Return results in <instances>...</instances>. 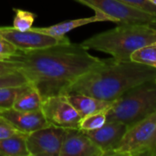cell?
Returning <instances> with one entry per match:
<instances>
[{
	"label": "cell",
	"mask_w": 156,
	"mask_h": 156,
	"mask_svg": "<svg viewBox=\"0 0 156 156\" xmlns=\"http://www.w3.org/2000/svg\"><path fill=\"white\" fill-rule=\"evenodd\" d=\"M94 11H100L111 16L117 24L150 25L156 16L133 8L120 0H75Z\"/></svg>",
	"instance_id": "cell-6"
},
{
	"label": "cell",
	"mask_w": 156,
	"mask_h": 156,
	"mask_svg": "<svg viewBox=\"0 0 156 156\" xmlns=\"http://www.w3.org/2000/svg\"><path fill=\"white\" fill-rule=\"evenodd\" d=\"M27 133H18L5 139H0L1 156H30L27 144Z\"/></svg>",
	"instance_id": "cell-16"
},
{
	"label": "cell",
	"mask_w": 156,
	"mask_h": 156,
	"mask_svg": "<svg viewBox=\"0 0 156 156\" xmlns=\"http://www.w3.org/2000/svg\"><path fill=\"white\" fill-rule=\"evenodd\" d=\"M29 83L26 76L18 70L0 75V88L16 87Z\"/></svg>",
	"instance_id": "cell-21"
},
{
	"label": "cell",
	"mask_w": 156,
	"mask_h": 156,
	"mask_svg": "<svg viewBox=\"0 0 156 156\" xmlns=\"http://www.w3.org/2000/svg\"><path fill=\"white\" fill-rule=\"evenodd\" d=\"M26 85L0 88V113L4 111L13 108L17 95L22 91Z\"/></svg>",
	"instance_id": "cell-19"
},
{
	"label": "cell",
	"mask_w": 156,
	"mask_h": 156,
	"mask_svg": "<svg viewBox=\"0 0 156 156\" xmlns=\"http://www.w3.org/2000/svg\"><path fill=\"white\" fill-rule=\"evenodd\" d=\"M41 110L49 124L64 129H79L81 116L69 102L65 95L43 100Z\"/></svg>",
	"instance_id": "cell-9"
},
{
	"label": "cell",
	"mask_w": 156,
	"mask_h": 156,
	"mask_svg": "<svg viewBox=\"0 0 156 156\" xmlns=\"http://www.w3.org/2000/svg\"><path fill=\"white\" fill-rule=\"evenodd\" d=\"M59 156H103V153L85 132L66 129Z\"/></svg>",
	"instance_id": "cell-10"
},
{
	"label": "cell",
	"mask_w": 156,
	"mask_h": 156,
	"mask_svg": "<svg viewBox=\"0 0 156 156\" xmlns=\"http://www.w3.org/2000/svg\"><path fill=\"white\" fill-rule=\"evenodd\" d=\"M150 80H156L155 68L132 59L119 60L111 58L101 59L98 65L80 76L67 93H82L113 101L128 90Z\"/></svg>",
	"instance_id": "cell-2"
},
{
	"label": "cell",
	"mask_w": 156,
	"mask_h": 156,
	"mask_svg": "<svg viewBox=\"0 0 156 156\" xmlns=\"http://www.w3.org/2000/svg\"><path fill=\"white\" fill-rule=\"evenodd\" d=\"M65 97L69 102L76 109L81 118L91 113L108 111L114 102V101H103L89 95L76 92L67 93Z\"/></svg>",
	"instance_id": "cell-14"
},
{
	"label": "cell",
	"mask_w": 156,
	"mask_h": 156,
	"mask_svg": "<svg viewBox=\"0 0 156 156\" xmlns=\"http://www.w3.org/2000/svg\"><path fill=\"white\" fill-rule=\"evenodd\" d=\"M0 115L7 119L18 131L27 134L50 125L42 110L35 112H20L11 108L2 112Z\"/></svg>",
	"instance_id": "cell-12"
},
{
	"label": "cell",
	"mask_w": 156,
	"mask_h": 156,
	"mask_svg": "<svg viewBox=\"0 0 156 156\" xmlns=\"http://www.w3.org/2000/svg\"><path fill=\"white\" fill-rule=\"evenodd\" d=\"M16 12V15L14 16L13 20V27L21 31L29 30L32 27V25L35 21L36 15L26 10L16 8L14 9Z\"/></svg>",
	"instance_id": "cell-20"
},
{
	"label": "cell",
	"mask_w": 156,
	"mask_h": 156,
	"mask_svg": "<svg viewBox=\"0 0 156 156\" xmlns=\"http://www.w3.org/2000/svg\"><path fill=\"white\" fill-rule=\"evenodd\" d=\"M0 156H1V154H0Z\"/></svg>",
	"instance_id": "cell-29"
},
{
	"label": "cell",
	"mask_w": 156,
	"mask_h": 156,
	"mask_svg": "<svg viewBox=\"0 0 156 156\" xmlns=\"http://www.w3.org/2000/svg\"><path fill=\"white\" fill-rule=\"evenodd\" d=\"M20 133L7 119L0 115V139H5Z\"/></svg>",
	"instance_id": "cell-23"
},
{
	"label": "cell",
	"mask_w": 156,
	"mask_h": 156,
	"mask_svg": "<svg viewBox=\"0 0 156 156\" xmlns=\"http://www.w3.org/2000/svg\"><path fill=\"white\" fill-rule=\"evenodd\" d=\"M65 130L50 124L28 133L27 144L30 156L60 155Z\"/></svg>",
	"instance_id": "cell-8"
},
{
	"label": "cell",
	"mask_w": 156,
	"mask_h": 156,
	"mask_svg": "<svg viewBox=\"0 0 156 156\" xmlns=\"http://www.w3.org/2000/svg\"><path fill=\"white\" fill-rule=\"evenodd\" d=\"M0 35L20 50L40 49L70 42L66 36L53 37L32 29L21 31L16 29L14 27H1Z\"/></svg>",
	"instance_id": "cell-7"
},
{
	"label": "cell",
	"mask_w": 156,
	"mask_h": 156,
	"mask_svg": "<svg viewBox=\"0 0 156 156\" xmlns=\"http://www.w3.org/2000/svg\"><path fill=\"white\" fill-rule=\"evenodd\" d=\"M156 130V112L128 127L110 156H144Z\"/></svg>",
	"instance_id": "cell-5"
},
{
	"label": "cell",
	"mask_w": 156,
	"mask_h": 156,
	"mask_svg": "<svg viewBox=\"0 0 156 156\" xmlns=\"http://www.w3.org/2000/svg\"><path fill=\"white\" fill-rule=\"evenodd\" d=\"M103 21H112L114 22V20L107 16L106 14L100 12V11H95V15L93 16L90 17H82V18H77V19H71V20H67L56 25H52L49 27H31L30 29L41 32L44 34H48L53 37H63L66 36V34L77 27H83L85 25L90 24V23H95V22H103Z\"/></svg>",
	"instance_id": "cell-13"
},
{
	"label": "cell",
	"mask_w": 156,
	"mask_h": 156,
	"mask_svg": "<svg viewBox=\"0 0 156 156\" xmlns=\"http://www.w3.org/2000/svg\"><path fill=\"white\" fill-rule=\"evenodd\" d=\"M149 1H151L154 5H156V0H149Z\"/></svg>",
	"instance_id": "cell-28"
},
{
	"label": "cell",
	"mask_w": 156,
	"mask_h": 156,
	"mask_svg": "<svg viewBox=\"0 0 156 156\" xmlns=\"http://www.w3.org/2000/svg\"><path fill=\"white\" fill-rule=\"evenodd\" d=\"M5 60L23 73L45 100L66 95L69 88L101 58L90 55L81 44L69 42L40 49H17Z\"/></svg>",
	"instance_id": "cell-1"
},
{
	"label": "cell",
	"mask_w": 156,
	"mask_h": 156,
	"mask_svg": "<svg viewBox=\"0 0 156 156\" xmlns=\"http://www.w3.org/2000/svg\"><path fill=\"white\" fill-rule=\"evenodd\" d=\"M131 59L156 69V42L148 44L135 50L131 55Z\"/></svg>",
	"instance_id": "cell-17"
},
{
	"label": "cell",
	"mask_w": 156,
	"mask_h": 156,
	"mask_svg": "<svg viewBox=\"0 0 156 156\" xmlns=\"http://www.w3.org/2000/svg\"><path fill=\"white\" fill-rule=\"evenodd\" d=\"M17 48L0 35V60H5L16 54Z\"/></svg>",
	"instance_id": "cell-24"
},
{
	"label": "cell",
	"mask_w": 156,
	"mask_h": 156,
	"mask_svg": "<svg viewBox=\"0 0 156 156\" xmlns=\"http://www.w3.org/2000/svg\"><path fill=\"white\" fill-rule=\"evenodd\" d=\"M156 42V28L144 24H118L112 29L96 34L80 44L89 49L101 51L119 60H130L142 47Z\"/></svg>",
	"instance_id": "cell-3"
},
{
	"label": "cell",
	"mask_w": 156,
	"mask_h": 156,
	"mask_svg": "<svg viewBox=\"0 0 156 156\" xmlns=\"http://www.w3.org/2000/svg\"><path fill=\"white\" fill-rule=\"evenodd\" d=\"M107 112L108 111L99 112L82 117L79 124V129L87 132L101 128L107 122Z\"/></svg>",
	"instance_id": "cell-18"
},
{
	"label": "cell",
	"mask_w": 156,
	"mask_h": 156,
	"mask_svg": "<svg viewBox=\"0 0 156 156\" xmlns=\"http://www.w3.org/2000/svg\"><path fill=\"white\" fill-rule=\"evenodd\" d=\"M150 26H151L152 27H154V28H156V20L155 21H154L152 24H150Z\"/></svg>",
	"instance_id": "cell-27"
},
{
	"label": "cell",
	"mask_w": 156,
	"mask_h": 156,
	"mask_svg": "<svg viewBox=\"0 0 156 156\" xmlns=\"http://www.w3.org/2000/svg\"><path fill=\"white\" fill-rule=\"evenodd\" d=\"M144 156H156V130Z\"/></svg>",
	"instance_id": "cell-26"
},
{
	"label": "cell",
	"mask_w": 156,
	"mask_h": 156,
	"mask_svg": "<svg viewBox=\"0 0 156 156\" xmlns=\"http://www.w3.org/2000/svg\"><path fill=\"white\" fill-rule=\"evenodd\" d=\"M43 99L39 92L30 84H27L17 95L13 109L20 112H35L42 108Z\"/></svg>",
	"instance_id": "cell-15"
},
{
	"label": "cell",
	"mask_w": 156,
	"mask_h": 156,
	"mask_svg": "<svg viewBox=\"0 0 156 156\" xmlns=\"http://www.w3.org/2000/svg\"><path fill=\"white\" fill-rule=\"evenodd\" d=\"M17 70L15 66L6 61V60H0V75H4V74H6V73H10V72H13V71H16Z\"/></svg>",
	"instance_id": "cell-25"
},
{
	"label": "cell",
	"mask_w": 156,
	"mask_h": 156,
	"mask_svg": "<svg viewBox=\"0 0 156 156\" xmlns=\"http://www.w3.org/2000/svg\"><path fill=\"white\" fill-rule=\"evenodd\" d=\"M128 127L118 121H107L99 129L87 131L85 133L102 151L103 156L109 155L117 147ZM84 132V131H83Z\"/></svg>",
	"instance_id": "cell-11"
},
{
	"label": "cell",
	"mask_w": 156,
	"mask_h": 156,
	"mask_svg": "<svg viewBox=\"0 0 156 156\" xmlns=\"http://www.w3.org/2000/svg\"><path fill=\"white\" fill-rule=\"evenodd\" d=\"M121 2L136 8L140 11L151 14L156 16V5L149 0H120Z\"/></svg>",
	"instance_id": "cell-22"
},
{
	"label": "cell",
	"mask_w": 156,
	"mask_h": 156,
	"mask_svg": "<svg viewBox=\"0 0 156 156\" xmlns=\"http://www.w3.org/2000/svg\"><path fill=\"white\" fill-rule=\"evenodd\" d=\"M156 112V80L141 83L121 95L107 112V121H118L127 127Z\"/></svg>",
	"instance_id": "cell-4"
}]
</instances>
